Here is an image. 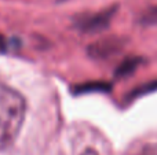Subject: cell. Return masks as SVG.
Listing matches in <instances>:
<instances>
[{
  "label": "cell",
  "instance_id": "ba28073f",
  "mask_svg": "<svg viewBox=\"0 0 157 155\" xmlns=\"http://www.w3.org/2000/svg\"><path fill=\"white\" fill-rule=\"evenodd\" d=\"M138 155H157V144H146L141 148Z\"/></svg>",
  "mask_w": 157,
  "mask_h": 155
},
{
  "label": "cell",
  "instance_id": "3957f363",
  "mask_svg": "<svg viewBox=\"0 0 157 155\" xmlns=\"http://www.w3.org/2000/svg\"><path fill=\"white\" fill-rule=\"evenodd\" d=\"M121 48V41L117 37H109V38H102V40L92 43L88 47L87 52L91 58L95 59H105L109 58L110 55L116 54L119 49Z\"/></svg>",
  "mask_w": 157,
  "mask_h": 155
},
{
  "label": "cell",
  "instance_id": "52a82bcc",
  "mask_svg": "<svg viewBox=\"0 0 157 155\" xmlns=\"http://www.w3.org/2000/svg\"><path fill=\"white\" fill-rule=\"evenodd\" d=\"M156 88H157V82H152V84H147V85H144V87H139V88H136V89L132 92L131 98H136V96H139V95H144L145 92L155 91Z\"/></svg>",
  "mask_w": 157,
  "mask_h": 155
},
{
  "label": "cell",
  "instance_id": "7a4b0ae2",
  "mask_svg": "<svg viewBox=\"0 0 157 155\" xmlns=\"http://www.w3.org/2000/svg\"><path fill=\"white\" fill-rule=\"evenodd\" d=\"M116 5L112 8H106L103 11L90 15H80L75 19V26L83 33H99L105 30L110 23V19L113 18Z\"/></svg>",
  "mask_w": 157,
  "mask_h": 155
},
{
  "label": "cell",
  "instance_id": "6da1fadb",
  "mask_svg": "<svg viewBox=\"0 0 157 155\" xmlns=\"http://www.w3.org/2000/svg\"><path fill=\"white\" fill-rule=\"evenodd\" d=\"M26 115V100L14 88L0 82V151L15 143Z\"/></svg>",
  "mask_w": 157,
  "mask_h": 155
},
{
  "label": "cell",
  "instance_id": "8992f818",
  "mask_svg": "<svg viewBox=\"0 0 157 155\" xmlns=\"http://www.w3.org/2000/svg\"><path fill=\"white\" fill-rule=\"evenodd\" d=\"M142 23L145 25H157V7L147 10L142 16Z\"/></svg>",
  "mask_w": 157,
  "mask_h": 155
},
{
  "label": "cell",
  "instance_id": "9c48e42d",
  "mask_svg": "<svg viewBox=\"0 0 157 155\" xmlns=\"http://www.w3.org/2000/svg\"><path fill=\"white\" fill-rule=\"evenodd\" d=\"M8 40L4 37V36L0 34V54H6L8 51Z\"/></svg>",
  "mask_w": 157,
  "mask_h": 155
},
{
  "label": "cell",
  "instance_id": "5b68a950",
  "mask_svg": "<svg viewBox=\"0 0 157 155\" xmlns=\"http://www.w3.org/2000/svg\"><path fill=\"white\" fill-rule=\"evenodd\" d=\"M142 62L141 58H136V56H131V58H127L125 60H123L120 63V66L117 67L116 70V77H127L130 74H132L135 71V69L138 67V65Z\"/></svg>",
  "mask_w": 157,
  "mask_h": 155
},
{
  "label": "cell",
  "instance_id": "30bf717a",
  "mask_svg": "<svg viewBox=\"0 0 157 155\" xmlns=\"http://www.w3.org/2000/svg\"><path fill=\"white\" fill-rule=\"evenodd\" d=\"M81 155H99V154H98L94 148H87L86 151H83V154Z\"/></svg>",
  "mask_w": 157,
  "mask_h": 155
},
{
  "label": "cell",
  "instance_id": "277c9868",
  "mask_svg": "<svg viewBox=\"0 0 157 155\" xmlns=\"http://www.w3.org/2000/svg\"><path fill=\"white\" fill-rule=\"evenodd\" d=\"M112 85L109 82L102 81H94V82H84V84L73 87V93L80 95V93H91V92H109Z\"/></svg>",
  "mask_w": 157,
  "mask_h": 155
}]
</instances>
